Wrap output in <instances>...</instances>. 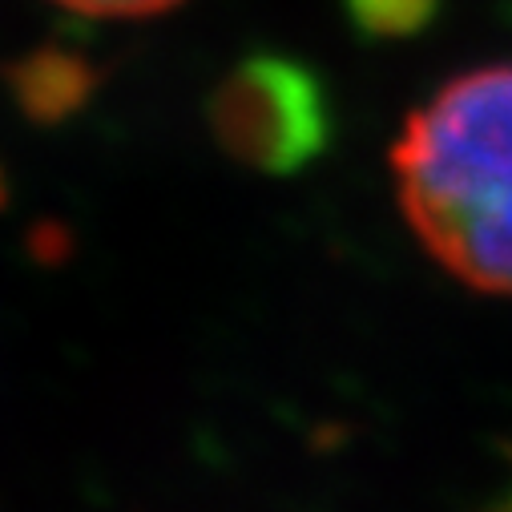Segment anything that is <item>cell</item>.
Here are the masks:
<instances>
[{
    "label": "cell",
    "instance_id": "obj_1",
    "mask_svg": "<svg viewBox=\"0 0 512 512\" xmlns=\"http://www.w3.org/2000/svg\"><path fill=\"white\" fill-rule=\"evenodd\" d=\"M408 226L460 283L512 295V61L452 77L392 146Z\"/></svg>",
    "mask_w": 512,
    "mask_h": 512
},
{
    "label": "cell",
    "instance_id": "obj_2",
    "mask_svg": "<svg viewBox=\"0 0 512 512\" xmlns=\"http://www.w3.org/2000/svg\"><path fill=\"white\" fill-rule=\"evenodd\" d=\"M210 134L259 174H299L335 138V113L323 77L283 53L238 61L210 93Z\"/></svg>",
    "mask_w": 512,
    "mask_h": 512
},
{
    "label": "cell",
    "instance_id": "obj_3",
    "mask_svg": "<svg viewBox=\"0 0 512 512\" xmlns=\"http://www.w3.org/2000/svg\"><path fill=\"white\" fill-rule=\"evenodd\" d=\"M17 109L37 125H61L81 113L101 85L97 65L69 45H37L5 73Z\"/></svg>",
    "mask_w": 512,
    "mask_h": 512
},
{
    "label": "cell",
    "instance_id": "obj_4",
    "mask_svg": "<svg viewBox=\"0 0 512 512\" xmlns=\"http://www.w3.org/2000/svg\"><path fill=\"white\" fill-rule=\"evenodd\" d=\"M343 9L367 41H408L440 17V0H343Z\"/></svg>",
    "mask_w": 512,
    "mask_h": 512
},
{
    "label": "cell",
    "instance_id": "obj_5",
    "mask_svg": "<svg viewBox=\"0 0 512 512\" xmlns=\"http://www.w3.org/2000/svg\"><path fill=\"white\" fill-rule=\"evenodd\" d=\"M61 9H73V13H85V17H154V13H166L182 0H57Z\"/></svg>",
    "mask_w": 512,
    "mask_h": 512
},
{
    "label": "cell",
    "instance_id": "obj_6",
    "mask_svg": "<svg viewBox=\"0 0 512 512\" xmlns=\"http://www.w3.org/2000/svg\"><path fill=\"white\" fill-rule=\"evenodd\" d=\"M508 512H512V508H508Z\"/></svg>",
    "mask_w": 512,
    "mask_h": 512
}]
</instances>
